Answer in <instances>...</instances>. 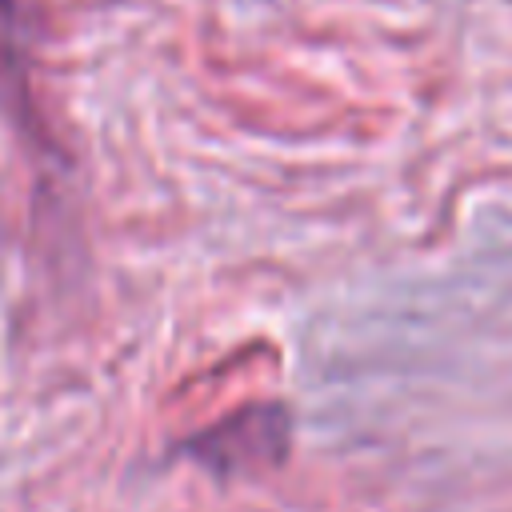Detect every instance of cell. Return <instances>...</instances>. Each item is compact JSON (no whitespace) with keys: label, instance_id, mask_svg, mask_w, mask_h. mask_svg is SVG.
<instances>
[{"label":"cell","instance_id":"1","mask_svg":"<svg viewBox=\"0 0 512 512\" xmlns=\"http://www.w3.org/2000/svg\"><path fill=\"white\" fill-rule=\"evenodd\" d=\"M284 440H288V420H284V408L272 404V408H244V412L228 416L224 424L196 436L188 448L204 464L232 472V468H248L256 460H280Z\"/></svg>","mask_w":512,"mask_h":512},{"label":"cell","instance_id":"2","mask_svg":"<svg viewBox=\"0 0 512 512\" xmlns=\"http://www.w3.org/2000/svg\"><path fill=\"white\" fill-rule=\"evenodd\" d=\"M12 4H16V0H0V20H8V16H12Z\"/></svg>","mask_w":512,"mask_h":512}]
</instances>
